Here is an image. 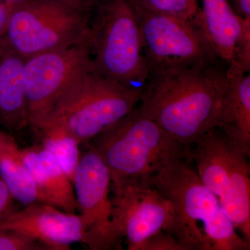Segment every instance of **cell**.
Returning a JSON list of instances; mask_svg holds the SVG:
<instances>
[{
  "instance_id": "6da1fadb",
  "label": "cell",
  "mask_w": 250,
  "mask_h": 250,
  "mask_svg": "<svg viewBox=\"0 0 250 250\" xmlns=\"http://www.w3.org/2000/svg\"><path fill=\"white\" fill-rule=\"evenodd\" d=\"M228 65L220 59L148 77L140 113L192 150L195 143L218 126Z\"/></svg>"
},
{
  "instance_id": "7a4b0ae2",
  "label": "cell",
  "mask_w": 250,
  "mask_h": 250,
  "mask_svg": "<svg viewBox=\"0 0 250 250\" xmlns=\"http://www.w3.org/2000/svg\"><path fill=\"white\" fill-rule=\"evenodd\" d=\"M189 161H171L152 179V187L173 207L171 233L184 250H250V243L238 236L218 198Z\"/></svg>"
},
{
  "instance_id": "3957f363",
  "label": "cell",
  "mask_w": 250,
  "mask_h": 250,
  "mask_svg": "<svg viewBox=\"0 0 250 250\" xmlns=\"http://www.w3.org/2000/svg\"><path fill=\"white\" fill-rule=\"evenodd\" d=\"M111 173L114 195L151 187L161 167L176 159H192L191 151L135 107L88 143Z\"/></svg>"
},
{
  "instance_id": "277c9868",
  "label": "cell",
  "mask_w": 250,
  "mask_h": 250,
  "mask_svg": "<svg viewBox=\"0 0 250 250\" xmlns=\"http://www.w3.org/2000/svg\"><path fill=\"white\" fill-rule=\"evenodd\" d=\"M142 93L100 75L93 61L59 99L47 121L35 132L59 129L80 144L91 140L132 111Z\"/></svg>"
},
{
  "instance_id": "5b68a950",
  "label": "cell",
  "mask_w": 250,
  "mask_h": 250,
  "mask_svg": "<svg viewBox=\"0 0 250 250\" xmlns=\"http://www.w3.org/2000/svg\"><path fill=\"white\" fill-rule=\"evenodd\" d=\"M6 4L5 39L26 59L74 46L90 48L93 11L76 0H20Z\"/></svg>"
},
{
  "instance_id": "8992f818",
  "label": "cell",
  "mask_w": 250,
  "mask_h": 250,
  "mask_svg": "<svg viewBox=\"0 0 250 250\" xmlns=\"http://www.w3.org/2000/svg\"><path fill=\"white\" fill-rule=\"evenodd\" d=\"M90 48L95 70L143 93L148 70L137 15L129 0H102L92 13Z\"/></svg>"
},
{
  "instance_id": "52a82bcc",
  "label": "cell",
  "mask_w": 250,
  "mask_h": 250,
  "mask_svg": "<svg viewBox=\"0 0 250 250\" xmlns=\"http://www.w3.org/2000/svg\"><path fill=\"white\" fill-rule=\"evenodd\" d=\"M248 154L220 128H213L192 148L200 180L218 198L243 238L250 243V165Z\"/></svg>"
},
{
  "instance_id": "ba28073f",
  "label": "cell",
  "mask_w": 250,
  "mask_h": 250,
  "mask_svg": "<svg viewBox=\"0 0 250 250\" xmlns=\"http://www.w3.org/2000/svg\"><path fill=\"white\" fill-rule=\"evenodd\" d=\"M134 8L139 21L148 77L156 72L220 59L194 19Z\"/></svg>"
},
{
  "instance_id": "9c48e42d",
  "label": "cell",
  "mask_w": 250,
  "mask_h": 250,
  "mask_svg": "<svg viewBox=\"0 0 250 250\" xmlns=\"http://www.w3.org/2000/svg\"><path fill=\"white\" fill-rule=\"evenodd\" d=\"M91 62L90 49L86 46L56 49L26 59L28 126L36 131L45 123L59 99Z\"/></svg>"
},
{
  "instance_id": "30bf717a",
  "label": "cell",
  "mask_w": 250,
  "mask_h": 250,
  "mask_svg": "<svg viewBox=\"0 0 250 250\" xmlns=\"http://www.w3.org/2000/svg\"><path fill=\"white\" fill-rule=\"evenodd\" d=\"M72 184L84 227L82 243L91 250H121L123 238L115 222L110 197L111 173L91 147L81 155Z\"/></svg>"
},
{
  "instance_id": "8fae6325",
  "label": "cell",
  "mask_w": 250,
  "mask_h": 250,
  "mask_svg": "<svg viewBox=\"0 0 250 250\" xmlns=\"http://www.w3.org/2000/svg\"><path fill=\"white\" fill-rule=\"evenodd\" d=\"M112 202L115 222L125 240L126 250H141L143 245L156 233H171L173 207L154 188L127 189L114 195Z\"/></svg>"
},
{
  "instance_id": "7c38bea8",
  "label": "cell",
  "mask_w": 250,
  "mask_h": 250,
  "mask_svg": "<svg viewBox=\"0 0 250 250\" xmlns=\"http://www.w3.org/2000/svg\"><path fill=\"white\" fill-rule=\"evenodd\" d=\"M0 228L22 231L51 250H70V245L83 243L84 237V227L80 215L66 213L42 202L16 210L0 222Z\"/></svg>"
},
{
  "instance_id": "4fadbf2b",
  "label": "cell",
  "mask_w": 250,
  "mask_h": 250,
  "mask_svg": "<svg viewBox=\"0 0 250 250\" xmlns=\"http://www.w3.org/2000/svg\"><path fill=\"white\" fill-rule=\"evenodd\" d=\"M26 58L0 37V125L13 135L28 126L24 90Z\"/></svg>"
},
{
  "instance_id": "5bb4252c",
  "label": "cell",
  "mask_w": 250,
  "mask_h": 250,
  "mask_svg": "<svg viewBox=\"0 0 250 250\" xmlns=\"http://www.w3.org/2000/svg\"><path fill=\"white\" fill-rule=\"evenodd\" d=\"M21 154L35 182L41 202L75 214L77 204L73 184L53 154L41 144L22 148Z\"/></svg>"
},
{
  "instance_id": "9a60e30c",
  "label": "cell",
  "mask_w": 250,
  "mask_h": 250,
  "mask_svg": "<svg viewBox=\"0 0 250 250\" xmlns=\"http://www.w3.org/2000/svg\"><path fill=\"white\" fill-rule=\"evenodd\" d=\"M194 21L205 34L217 56L227 65L232 58L245 22L234 12L229 0H200Z\"/></svg>"
},
{
  "instance_id": "2e32d148",
  "label": "cell",
  "mask_w": 250,
  "mask_h": 250,
  "mask_svg": "<svg viewBox=\"0 0 250 250\" xmlns=\"http://www.w3.org/2000/svg\"><path fill=\"white\" fill-rule=\"evenodd\" d=\"M218 127L250 154V75L229 79Z\"/></svg>"
},
{
  "instance_id": "e0dca14e",
  "label": "cell",
  "mask_w": 250,
  "mask_h": 250,
  "mask_svg": "<svg viewBox=\"0 0 250 250\" xmlns=\"http://www.w3.org/2000/svg\"><path fill=\"white\" fill-rule=\"evenodd\" d=\"M0 177L12 196L24 207L41 202L34 179L12 134L0 128Z\"/></svg>"
},
{
  "instance_id": "ac0fdd59",
  "label": "cell",
  "mask_w": 250,
  "mask_h": 250,
  "mask_svg": "<svg viewBox=\"0 0 250 250\" xmlns=\"http://www.w3.org/2000/svg\"><path fill=\"white\" fill-rule=\"evenodd\" d=\"M41 145L53 154L70 180L81 159L80 143L71 135L59 129H47L37 133Z\"/></svg>"
},
{
  "instance_id": "d6986e66",
  "label": "cell",
  "mask_w": 250,
  "mask_h": 250,
  "mask_svg": "<svg viewBox=\"0 0 250 250\" xmlns=\"http://www.w3.org/2000/svg\"><path fill=\"white\" fill-rule=\"evenodd\" d=\"M136 7L186 20H193L200 0H129Z\"/></svg>"
},
{
  "instance_id": "ffe728a7",
  "label": "cell",
  "mask_w": 250,
  "mask_h": 250,
  "mask_svg": "<svg viewBox=\"0 0 250 250\" xmlns=\"http://www.w3.org/2000/svg\"><path fill=\"white\" fill-rule=\"evenodd\" d=\"M250 71V21L245 22L241 36L237 41L232 58L228 64L229 79L244 76Z\"/></svg>"
},
{
  "instance_id": "44dd1931",
  "label": "cell",
  "mask_w": 250,
  "mask_h": 250,
  "mask_svg": "<svg viewBox=\"0 0 250 250\" xmlns=\"http://www.w3.org/2000/svg\"><path fill=\"white\" fill-rule=\"evenodd\" d=\"M0 250H51L39 240L19 230L0 228Z\"/></svg>"
},
{
  "instance_id": "7402d4cb",
  "label": "cell",
  "mask_w": 250,
  "mask_h": 250,
  "mask_svg": "<svg viewBox=\"0 0 250 250\" xmlns=\"http://www.w3.org/2000/svg\"><path fill=\"white\" fill-rule=\"evenodd\" d=\"M141 250H184L177 238L168 231H162L148 239Z\"/></svg>"
},
{
  "instance_id": "603a6c76",
  "label": "cell",
  "mask_w": 250,
  "mask_h": 250,
  "mask_svg": "<svg viewBox=\"0 0 250 250\" xmlns=\"http://www.w3.org/2000/svg\"><path fill=\"white\" fill-rule=\"evenodd\" d=\"M16 202L0 177V222L18 209Z\"/></svg>"
},
{
  "instance_id": "cb8c5ba5",
  "label": "cell",
  "mask_w": 250,
  "mask_h": 250,
  "mask_svg": "<svg viewBox=\"0 0 250 250\" xmlns=\"http://www.w3.org/2000/svg\"><path fill=\"white\" fill-rule=\"evenodd\" d=\"M229 2L238 17L250 21V0H229Z\"/></svg>"
},
{
  "instance_id": "d4e9b609",
  "label": "cell",
  "mask_w": 250,
  "mask_h": 250,
  "mask_svg": "<svg viewBox=\"0 0 250 250\" xmlns=\"http://www.w3.org/2000/svg\"><path fill=\"white\" fill-rule=\"evenodd\" d=\"M9 18V8L6 4H0V37L4 36Z\"/></svg>"
},
{
  "instance_id": "484cf974",
  "label": "cell",
  "mask_w": 250,
  "mask_h": 250,
  "mask_svg": "<svg viewBox=\"0 0 250 250\" xmlns=\"http://www.w3.org/2000/svg\"><path fill=\"white\" fill-rule=\"evenodd\" d=\"M76 1L80 2V4H82L83 6H84L87 9H90V11H93L95 6H96L102 0H76Z\"/></svg>"
},
{
  "instance_id": "4316f807",
  "label": "cell",
  "mask_w": 250,
  "mask_h": 250,
  "mask_svg": "<svg viewBox=\"0 0 250 250\" xmlns=\"http://www.w3.org/2000/svg\"><path fill=\"white\" fill-rule=\"evenodd\" d=\"M20 1V0H6L5 3L6 4H11V3L16 2V1Z\"/></svg>"
}]
</instances>
